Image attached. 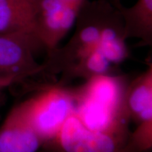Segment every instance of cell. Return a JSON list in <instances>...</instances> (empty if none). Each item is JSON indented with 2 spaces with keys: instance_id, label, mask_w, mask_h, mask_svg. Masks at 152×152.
Masks as SVG:
<instances>
[{
  "instance_id": "obj_1",
  "label": "cell",
  "mask_w": 152,
  "mask_h": 152,
  "mask_svg": "<svg viewBox=\"0 0 152 152\" xmlns=\"http://www.w3.org/2000/svg\"><path fill=\"white\" fill-rule=\"evenodd\" d=\"M110 4L106 0H85L76 20L73 37L63 47L47 52L44 69L66 71L98 47L101 28Z\"/></svg>"
},
{
  "instance_id": "obj_2",
  "label": "cell",
  "mask_w": 152,
  "mask_h": 152,
  "mask_svg": "<svg viewBox=\"0 0 152 152\" xmlns=\"http://www.w3.org/2000/svg\"><path fill=\"white\" fill-rule=\"evenodd\" d=\"M42 141L55 140L68 118L75 112L71 92L51 87L19 104Z\"/></svg>"
},
{
  "instance_id": "obj_3",
  "label": "cell",
  "mask_w": 152,
  "mask_h": 152,
  "mask_svg": "<svg viewBox=\"0 0 152 152\" xmlns=\"http://www.w3.org/2000/svg\"><path fill=\"white\" fill-rule=\"evenodd\" d=\"M125 137V132L90 130L73 113L54 140L62 152H135Z\"/></svg>"
},
{
  "instance_id": "obj_4",
  "label": "cell",
  "mask_w": 152,
  "mask_h": 152,
  "mask_svg": "<svg viewBox=\"0 0 152 152\" xmlns=\"http://www.w3.org/2000/svg\"><path fill=\"white\" fill-rule=\"evenodd\" d=\"M42 44L34 32L0 33V75H15L23 80L44 69L35 60Z\"/></svg>"
},
{
  "instance_id": "obj_5",
  "label": "cell",
  "mask_w": 152,
  "mask_h": 152,
  "mask_svg": "<svg viewBox=\"0 0 152 152\" xmlns=\"http://www.w3.org/2000/svg\"><path fill=\"white\" fill-rule=\"evenodd\" d=\"M83 3L62 4L42 0L34 32L47 52L58 47L73 28Z\"/></svg>"
},
{
  "instance_id": "obj_6",
  "label": "cell",
  "mask_w": 152,
  "mask_h": 152,
  "mask_svg": "<svg viewBox=\"0 0 152 152\" xmlns=\"http://www.w3.org/2000/svg\"><path fill=\"white\" fill-rule=\"evenodd\" d=\"M42 142L20 105L11 109L0 127V151L36 152Z\"/></svg>"
},
{
  "instance_id": "obj_7",
  "label": "cell",
  "mask_w": 152,
  "mask_h": 152,
  "mask_svg": "<svg viewBox=\"0 0 152 152\" xmlns=\"http://www.w3.org/2000/svg\"><path fill=\"white\" fill-rule=\"evenodd\" d=\"M75 112L82 123L90 130L106 132H124L123 114L104 104L81 95H74Z\"/></svg>"
},
{
  "instance_id": "obj_8",
  "label": "cell",
  "mask_w": 152,
  "mask_h": 152,
  "mask_svg": "<svg viewBox=\"0 0 152 152\" xmlns=\"http://www.w3.org/2000/svg\"><path fill=\"white\" fill-rule=\"evenodd\" d=\"M125 39L122 16L116 7L111 4L102 23L98 49L112 65L121 64L128 58Z\"/></svg>"
},
{
  "instance_id": "obj_9",
  "label": "cell",
  "mask_w": 152,
  "mask_h": 152,
  "mask_svg": "<svg viewBox=\"0 0 152 152\" xmlns=\"http://www.w3.org/2000/svg\"><path fill=\"white\" fill-rule=\"evenodd\" d=\"M41 1L0 0V33L34 32Z\"/></svg>"
},
{
  "instance_id": "obj_10",
  "label": "cell",
  "mask_w": 152,
  "mask_h": 152,
  "mask_svg": "<svg viewBox=\"0 0 152 152\" xmlns=\"http://www.w3.org/2000/svg\"><path fill=\"white\" fill-rule=\"evenodd\" d=\"M125 92L123 81L120 77L102 74L87 79V83L77 94L125 113Z\"/></svg>"
},
{
  "instance_id": "obj_11",
  "label": "cell",
  "mask_w": 152,
  "mask_h": 152,
  "mask_svg": "<svg viewBox=\"0 0 152 152\" xmlns=\"http://www.w3.org/2000/svg\"><path fill=\"white\" fill-rule=\"evenodd\" d=\"M122 16L125 37L140 39L144 45L152 41V0H137L134 5L125 7L114 4Z\"/></svg>"
},
{
  "instance_id": "obj_12",
  "label": "cell",
  "mask_w": 152,
  "mask_h": 152,
  "mask_svg": "<svg viewBox=\"0 0 152 152\" xmlns=\"http://www.w3.org/2000/svg\"><path fill=\"white\" fill-rule=\"evenodd\" d=\"M125 111L137 121L148 109H152V64L135 80L125 92Z\"/></svg>"
},
{
  "instance_id": "obj_13",
  "label": "cell",
  "mask_w": 152,
  "mask_h": 152,
  "mask_svg": "<svg viewBox=\"0 0 152 152\" xmlns=\"http://www.w3.org/2000/svg\"><path fill=\"white\" fill-rule=\"evenodd\" d=\"M111 66L112 64L97 47L66 71L76 76H81L89 79L95 75L109 73Z\"/></svg>"
},
{
  "instance_id": "obj_14",
  "label": "cell",
  "mask_w": 152,
  "mask_h": 152,
  "mask_svg": "<svg viewBox=\"0 0 152 152\" xmlns=\"http://www.w3.org/2000/svg\"><path fill=\"white\" fill-rule=\"evenodd\" d=\"M137 121L138 126L131 136L130 144L135 152H144L152 147V111L142 114Z\"/></svg>"
},
{
  "instance_id": "obj_15",
  "label": "cell",
  "mask_w": 152,
  "mask_h": 152,
  "mask_svg": "<svg viewBox=\"0 0 152 152\" xmlns=\"http://www.w3.org/2000/svg\"><path fill=\"white\" fill-rule=\"evenodd\" d=\"M20 80H22V79L15 75H0V94L7 87Z\"/></svg>"
},
{
  "instance_id": "obj_16",
  "label": "cell",
  "mask_w": 152,
  "mask_h": 152,
  "mask_svg": "<svg viewBox=\"0 0 152 152\" xmlns=\"http://www.w3.org/2000/svg\"><path fill=\"white\" fill-rule=\"evenodd\" d=\"M53 1L62 4H81L85 0H53Z\"/></svg>"
},
{
  "instance_id": "obj_17",
  "label": "cell",
  "mask_w": 152,
  "mask_h": 152,
  "mask_svg": "<svg viewBox=\"0 0 152 152\" xmlns=\"http://www.w3.org/2000/svg\"><path fill=\"white\" fill-rule=\"evenodd\" d=\"M114 1H115L114 4H121V0H114Z\"/></svg>"
},
{
  "instance_id": "obj_18",
  "label": "cell",
  "mask_w": 152,
  "mask_h": 152,
  "mask_svg": "<svg viewBox=\"0 0 152 152\" xmlns=\"http://www.w3.org/2000/svg\"><path fill=\"white\" fill-rule=\"evenodd\" d=\"M0 152H1V151H0Z\"/></svg>"
}]
</instances>
